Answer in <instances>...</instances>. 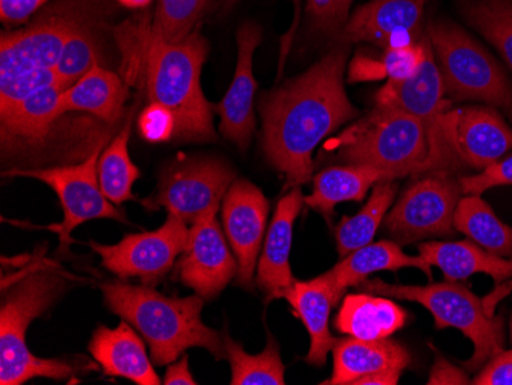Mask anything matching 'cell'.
I'll return each instance as SVG.
<instances>
[{
  "label": "cell",
  "instance_id": "cell-16",
  "mask_svg": "<svg viewBox=\"0 0 512 385\" xmlns=\"http://www.w3.org/2000/svg\"><path fill=\"white\" fill-rule=\"evenodd\" d=\"M261 40L263 31L253 22H244L238 28L237 70L226 96L217 106L221 134L241 151H247L255 132V93L258 83L253 74V56Z\"/></svg>",
  "mask_w": 512,
  "mask_h": 385
},
{
  "label": "cell",
  "instance_id": "cell-7",
  "mask_svg": "<svg viewBox=\"0 0 512 385\" xmlns=\"http://www.w3.org/2000/svg\"><path fill=\"white\" fill-rule=\"evenodd\" d=\"M427 34L448 99L485 103L512 122V83L499 62L450 20H430Z\"/></svg>",
  "mask_w": 512,
  "mask_h": 385
},
{
  "label": "cell",
  "instance_id": "cell-46",
  "mask_svg": "<svg viewBox=\"0 0 512 385\" xmlns=\"http://www.w3.org/2000/svg\"><path fill=\"white\" fill-rule=\"evenodd\" d=\"M119 2L126 8H145L151 4L152 0H119Z\"/></svg>",
  "mask_w": 512,
  "mask_h": 385
},
{
  "label": "cell",
  "instance_id": "cell-34",
  "mask_svg": "<svg viewBox=\"0 0 512 385\" xmlns=\"http://www.w3.org/2000/svg\"><path fill=\"white\" fill-rule=\"evenodd\" d=\"M460 11L512 71V0H459Z\"/></svg>",
  "mask_w": 512,
  "mask_h": 385
},
{
  "label": "cell",
  "instance_id": "cell-30",
  "mask_svg": "<svg viewBox=\"0 0 512 385\" xmlns=\"http://www.w3.org/2000/svg\"><path fill=\"white\" fill-rule=\"evenodd\" d=\"M398 191V180L381 181L373 186L367 203L358 214L342 218V223L336 229L339 257H347L359 247L367 246L373 241Z\"/></svg>",
  "mask_w": 512,
  "mask_h": 385
},
{
  "label": "cell",
  "instance_id": "cell-28",
  "mask_svg": "<svg viewBox=\"0 0 512 385\" xmlns=\"http://www.w3.org/2000/svg\"><path fill=\"white\" fill-rule=\"evenodd\" d=\"M387 180L385 172L371 166H332L316 175L313 192L304 197V205L329 220L336 205L344 201H362L370 188Z\"/></svg>",
  "mask_w": 512,
  "mask_h": 385
},
{
  "label": "cell",
  "instance_id": "cell-22",
  "mask_svg": "<svg viewBox=\"0 0 512 385\" xmlns=\"http://www.w3.org/2000/svg\"><path fill=\"white\" fill-rule=\"evenodd\" d=\"M284 300L292 306L293 313L306 326L310 335V349L306 356L307 364L324 366L329 352H332L338 339L330 333V313L338 306L341 297L333 289L324 274L310 281H295L287 290Z\"/></svg>",
  "mask_w": 512,
  "mask_h": 385
},
{
  "label": "cell",
  "instance_id": "cell-8",
  "mask_svg": "<svg viewBox=\"0 0 512 385\" xmlns=\"http://www.w3.org/2000/svg\"><path fill=\"white\" fill-rule=\"evenodd\" d=\"M375 106L408 112L424 123L428 135L427 172L460 175L467 171L457 149L453 100L445 93L433 47L416 74L404 80H388L379 89Z\"/></svg>",
  "mask_w": 512,
  "mask_h": 385
},
{
  "label": "cell",
  "instance_id": "cell-32",
  "mask_svg": "<svg viewBox=\"0 0 512 385\" xmlns=\"http://www.w3.org/2000/svg\"><path fill=\"white\" fill-rule=\"evenodd\" d=\"M227 359H229L232 385H284V367L281 350L272 333L267 332V344L263 352L249 355L229 333H224Z\"/></svg>",
  "mask_w": 512,
  "mask_h": 385
},
{
  "label": "cell",
  "instance_id": "cell-21",
  "mask_svg": "<svg viewBox=\"0 0 512 385\" xmlns=\"http://www.w3.org/2000/svg\"><path fill=\"white\" fill-rule=\"evenodd\" d=\"M65 86L54 85L39 89L22 102L0 111V135L4 154L20 146L45 145L53 126L62 119L60 100Z\"/></svg>",
  "mask_w": 512,
  "mask_h": 385
},
{
  "label": "cell",
  "instance_id": "cell-35",
  "mask_svg": "<svg viewBox=\"0 0 512 385\" xmlns=\"http://www.w3.org/2000/svg\"><path fill=\"white\" fill-rule=\"evenodd\" d=\"M212 0H157L152 33L169 43H180L194 27Z\"/></svg>",
  "mask_w": 512,
  "mask_h": 385
},
{
  "label": "cell",
  "instance_id": "cell-13",
  "mask_svg": "<svg viewBox=\"0 0 512 385\" xmlns=\"http://www.w3.org/2000/svg\"><path fill=\"white\" fill-rule=\"evenodd\" d=\"M218 211L207 212L189 229L188 246L177 264L178 278L204 300H214L238 274V260L227 246L217 221Z\"/></svg>",
  "mask_w": 512,
  "mask_h": 385
},
{
  "label": "cell",
  "instance_id": "cell-47",
  "mask_svg": "<svg viewBox=\"0 0 512 385\" xmlns=\"http://www.w3.org/2000/svg\"><path fill=\"white\" fill-rule=\"evenodd\" d=\"M509 339H511V343H512V315H511V321H509Z\"/></svg>",
  "mask_w": 512,
  "mask_h": 385
},
{
  "label": "cell",
  "instance_id": "cell-42",
  "mask_svg": "<svg viewBox=\"0 0 512 385\" xmlns=\"http://www.w3.org/2000/svg\"><path fill=\"white\" fill-rule=\"evenodd\" d=\"M48 0H0V17L5 24H22Z\"/></svg>",
  "mask_w": 512,
  "mask_h": 385
},
{
  "label": "cell",
  "instance_id": "cell-31",
  "mask_svg": "<svg viewBox=\"0 0 512 385\" xmlns=\"http://www.w3.org/2000/svg\"><path fill=\"white\" fill-rule=\"evenodd\" d=\"M431 42L427 30L421 42L413 47L401 50H384L381 56L371 57L368 54L356 53L348 65L347 82H376V80H404L419 71L427 59Z\"/></svg>",
  "mask_w": 512,
  "mask_h": 385
},
{
  "label": "cell",
  "instance_id": "cell-43",
  "mask_svg": "<svg viewBox=\"0 0 512 385\" xmlns=\"http://www.w3.org/2000/svg\"><path fill=\"white\" fill-rule=\"evenodd\" d=\"M165 385H197L191 370H189V358L186 353L180 356L177 361L169 364L166 370L165 378H163Z\"/></svg>",
  "mask_w": 512,
  "mask_h": 385
},
{
  "label": "cell",
  "instance_id": "cell-14",
  "mask_svg": "<svg viewBox=\"0 0 512 385\" xmlns=\"http://www.w3.org/2000/svg\"><path fill=\"white\" fill-rule=\"evenodd\" d=\"M224 232L238 260L237 284L252 289L266 234L269 201L249 180H235L223 198Z\"/></svg>",
  "mask_w": 512,
  "mask_h": 385
},
{
  "label": "cell",
  "instance_id": "cell-38",
  "mask_svg": "<svg viewBox=\"0 0 512 385\" xmlns=\"http://www.w3.org/2000/svg\"><path fill=\"white\" fill-rule=\"evenodd\" d=\"M138 131L146 142H169L174 139L177 131L174 112L161 103L151 102L138 117Z\"/></svg>",
  "mask_w": 512,
  "mask_h": 385
},
{
  "label": "cell",
  "instance_id": "cell-26",
  "mask_svg": "<svg viewBox=\"0 0 512 385\" xmlns=\"http://www.w3.org/2000/svg\"><path fill=\"white\" fill-rule=\"evenodd\" d=\"M126 100L128 88L122 77L97 63L82 79L63 91L60 111L63 116L85 112L114 126L122 120Z\"/></svg>",
  "mask_w": 512,
  "mask_h": 385
},
{
  "label": "cell",
  "instance_id": "cell-12",
  "mask_svg": "<svg viewBox=\"0 0 512 385\" xmlns=\"http://www.w3.org/2000/svg\"><path fill=\"white\" fill-rule=\"evenodd\" d=\"M188 240V223L168 214L165 224L157 231L126 235L119 243L109 246L89 241V246L112 274L123 280L140 278L146 286H155L174 267Z\"/></svg>",
  "mask_w": 512,
  "mask_h": 385
},
{
  "label": "cell",
  "instance_id": "cell-19",
  "mask_svg": "<svg viewBox=\"0 0 512 385\" xmlns=\"http://www.w3.org/2000/svg\"><path fill=\"white\" fill-rule=\"evenodd\" d=\"M430 0H370L348 17L339 43L365 42L384 48L391 34L411 30L424 34L425 7Z\"/></svg>",
  "mask_w": 512,
  "mask_h": 385
},
{
  "label": "cell",
  "instance_id": "cell-18",
  "mask_svg": "<svg viewBox=\"0 0 512 385\" xmlns=\"http://www.w3.org/2000/svg\"><path fill=\"white\" fill-rule=\"evenodd\" d=\"M454 132L468 169L483 171L512 151V128L493 106L454 109Z\"/></svg>",
  "mask_w": 512,
  "mask_h": 385
},
{
  "label": "cell",
  "instance_id": "cell-4",
  "mask_svg": "<svg viewBox=\"0 0 512 385\" xmlns=\"http://www.w3.org/2000/svg\"><path fill=\"white\" fill-rule=\"evenodd\" d=\"M207 42L192 33L180 43H169L146 33V86L151 102L174 112L177 142H215L212 105L201 91L200 76Z\"/></svg>",
  "mask_w": 512,
  "mask_h": 385
},
{
  "label": "cell",
  "instance_id": "cell-3",
  "mask_svg": "<svg viewBox=\"0 0 512 385\" xmlns=\"http://www.w3.org/2000/svg\"><path fill=\"white\" fill-rule=\"evenodd\" d=\"M68 289L54 267H34L2 287L0 304V384L23 385L34 378L68 379L77 367L68 359L39 358L27 347L31 321L48 312Z\"/></svg>",
  "mask_w": 512,
  "mask_h": 385
},
{
  "label": "cell",
  "instance_id": "cell-40",
  "mask_svg": "<svg viewBox=\"0 0 512 385\" xmlns=\"http://www.w3.org/2000/svg\"><path fill=\"white\" fill-rule=\"evenodd\" d=\"M474 385H512V349L497 353L474 376Z\"/></svg>",
  "mask_w": 512,
  "mask_h": 385
},
{
  "label": "cell",
  "instance_id": "cell-41",
  "mask_svg": "<svg viewBox=\"0 0 512 385\" xmlns=\"http://www.w3.org/2000/svg\"><path fill=\"white\" fill-rule=\"evenodd\" d=\"M434 359L433 367H431L430 376H428V385H467L471 384L470 376L467 370L454 366L445 358L442 353L437 352L433 347Z\"/></svg>",
  "mask_w": 512,
  "mask_h": 385
},
{
  "label": "cell",
  "instance_id": "cell-36",
  "mask_svg": "<svg viewBox=\"0 0 512 385\" xmlns=\"http://www.w3.org/2000/svg\"><path fill=\"white\" fill-rule=\"evenodd\" d=\"M99 39L91 28L80 24L66 40L56 73L65 88L74 85L100 63Z\"/></svg>",
  "mask_w": 512,
  "mask_h": 385
},
{
  "label": "cell",
  "instance_id": "cell-10",
  "mask_svg": "<svg viewBox=\"0 0 512 385\" xmlns=\"http://www.w3.org/2000/svg\"><path fill=\"white\" fill-rule=\"evenodd\" d=\"M462 195L459 175L445 171L421 174L384 218L385 229L401 246L451 237L457 232L454 212Z\"/></svg>",
  "mask_w": 512,
  "mask_h": 385
},
{
  "label": "cell",
  "instance_id": "cell-6",
  "mask_svg": "<svg viewBox=\"0 0 512 385\" xmlns=\"http://www.w3.org/2000/svg\"><path fill=\"white\" fill-rule=\"evenodd\" d=\"M356 287L361 292L421 304L434 316L436 329L453 327L460 330L474 346L473 356L462 364L467 372H479L486 362L505 349V321L502 316L490 315L483 300L457 281L411 286L388 284L378 278L362 281Z\"/></svg>",
  "mask_w": 512,
  "mask_h": 385
},
{
  "label": "cell",
  "instance_id": "cell-25",
  "mask_svg": "<svg viewBox=\"0 0 512 385\" xmlns=\"http://www.w3.org/2000/svg\"><path fill=\"white\" fill-rule=\"evenodd\" d=\"M428 266L439 267L448 281L468 280L471 275L485 274L496 286L512 278V260L491 254L471 240L428 241L417 246Z\"/></svg>",
  "mask_w": 512,
  "mask_h": 385
},
{
  "label": "cell",
  "instance_id": "cell-23",
  "mask_svg": "<svg viewBox=\"0 0 512 385\" xmlns=\"http://www.w3.org/2000/svg\"><path fill=\"white\" fill-rule=\"evenodd\" d=\"M411 364V353L398 341L344 338L333 347V373L322 382L329 385H352L356 379L382 370H405Z\"/></svg>",
  "mask_w": 512,
  "mask_h": 385
},
{
  "label": "cell",
  "instance_id": "cell-45",
  "mask_svg": "<svg viewBox=\"0 0 512 385\" xmlns=\"http://www.w3.org/2000/svg\"><path fill=\"white\" fill-rule=\"evenodd\" d=\"M238 0H227V5L232 7V5L237 4ZM293 5H295V17H293V24L290 27V30L287 31L286 36L283 39V48H281V70H283L284 59H286L287 53H289L290 45H292L293 34H295L296 28H298L299 19H301V4L302 0H292Z\"/></svg>",
  "mask_w": 512,
  "mask_h": 385
},
{
  "label": "cell",
  "instance_id": "cell-17",
  "mask_svg": "<svg viewBox=\"0 0 512 385\" xmlns=\"http://www.w3.org/2000/svg\"><path fill=\"white\" fill-rule=\"evenodd\" d=\"M304 205L301 188L290 189L276 206L275 215L267 231L263 255L256 267V286L264 293L267 303L284 298L287 290L295 284L290 251H292L293 228Z\"/></svg>",
  "mask_w": 512,
  "mask_h": 385
},
{
  "label": "cell",
  "instance_id": "cell-39",
  "mask_svg": "<svg viewBox=\"0 0 512 385\" xmlns=\"http://www.w3.org/2000/svg\"><path fill=\"white\" fill-rule=\"evenodd\" d=\"M463 195H482L488 189L512 185V154L497 160L476 175H459Z\"/></svg>",
  "mask_w": 512,
  "mask_h": 385
},
{
  "label": "cell",
  "instance_id": "cell-44",
  "mask_svg": "<svg viewBox=\"0 0 512 385\" xmlns=\"http://www.w3.org/2000/svg\"><path fill=\"white\" fill-rule=\"evenodd\" d=\"M404 370H382L356 379L352 385H396Z\"/></svg>",
  "mask_w": 512,
  "mask_h": 385
},
{
  "label": "cell",
  "instance_id": "cell-1",
  "mask_svg": "<svg viewBox=\"0 0 512 385\" xmlns=\"http://www.w3.org/2000/svg\"><path fill=\"white\" fill-rule=\"evenodd\" d=\"M348 54L347 43H339L309 71L261 99L264 154L276 171L286 175L289 189L312 180L316 146L359 116L344 88Z\"/></svg>",
  "mask_w": 512,
  "mask_h": 385
},
{
  "label": "cell",
  "instance_id": "cell-29",
  "mask_svg": "<svg viewBox=\"0 0 512 385\" xmlns=\"http://www.w3.org/2000/svg\"><path fill=\"white\" fill-rule=\"evenodd\" d=\"M454 228L485 251L512 257V228L503 223L480 195H465L454 212Z\"/></svg>",
  "mask_w": 512,
  "mask_h": 385
},
{
  "label": "cell",
  "instance_id": "cell-9",
  "mask_svg": "<svg viewBox=\"0 0 512 385\" xmlns=\"http://www.w3.org/2000/svg\"><path fill=\"white\" fill-rule=\"evenodd\" d=\"M103 146L105 142L99 143L79 165L43 169L14 168L4 172L7 177H27L42 181L56 192L63 209V221L51 224L48 229L56 232L59 237L60 254L68 252L69 244L73 241L71 234L86 221L106 218L131 224L125 212L111 203L100 188L99 160Z\"/></svg>",
  "mask_w": 512,
  "mask_h": 385
},
{
  "label": "cell",
  "instance_id": "cell-15",
  "mask_svg": "<svg viewBox=\"0 0 512 385\" xmlns=\"http://www.w3.org/2000/svg\"><path fill=\"white\" fill-rule=\"evenodd\" d=\"M80 24L76 17L54 14L30 27L2 34L0 82L56 70L66 40Z\"/></svg>",
  "mask_w": 512,
  "mask_h": 385
},
{
  "label": "cell",
  "instance_id": "cell-24",
  "mask_svg": "<svg viewBox=\"0 0 512 385\" xmlns=\"http://www.w3.org/2000/svg\"><path fill=\"white\" fill-rule=\"evenodd\" d=\"M407 310L375 293H348L335 318L336 330L364 341L390 338L407 326Z\"/></svg>",
  "mask_w": 512,
  "mask_h": 385
},
{
  "label": "cell",
  "instance_id": "cell-37",
  "mask_svg": "<svg viewBox=\"0 0 512 385\" xmlns=\"http://www.w3.org/2000/svg\"><path fill=\"white\" fill-rule=\"evenodd\" d=\"M355 0H306L310 30L318 36L338 40L350 17Z\"/></svg>",
  "mask_w": 512,
  "mask_h": 385
},
{
  "label": "cell",
  "instance_id": "cell-5",
  "mask_svg": "<svg viewBox=\"0 0 512 385\" xmlns=\"http://www.w3.org/2000/svg\"><path fill=\"white\" fill-rule=\"evenodd\" d=\"M335 160L381 169L388 180L427 172L428 135L408 112L375 106L335 140Z\"/></svg>",
  "mask_w": 512,
  "mask_h": 385
},
{
  "label": "cell",
  "instance_id": "cell-33",
  "mask_svg": "<svg viewBox=\"0 0 512 385\" xmlns=\"http://www.w3.org/2000/svg\"><path fill=\"white\" fill-rule=\"evenodd\" d=\"M132 114H129L119 134L106 146L99 160V181L103 194L115 206L134 200L132 186L140 178V169L129 155Z\"/></svg>",
  "mask_w": 512,
  "mask_h": 385
},
{
  "label": "cell",
  "instance_id": "cell-20",
  "mask_svg": "<svg viewBox=\"0 0 512 385\" xmlns=\"http://www.w3.org/2000/svg\"><path fill=\"white\" fill-rule=\"evenodd\" d=\"M88 349L105 375L129 379L138 385L163 384L152 367L145 343L125 320L115 329L97 327Z\"/></svg>",
  "mask_w": 512,
  "mask_h": 385
},
{
  "label": "cell",
  "instance_id": "cell-2",
  "mask_svg": "<svg viewBox=\"0 0 512 385\" xmlns=\"http://www.w3.org/2000/svg\"><path fill=\"white\" fill-rule=\"evenodd\" d=\"M106 307L145 338L157 366H169L188 349L200 347L217 361L227 358L224 335L201 320L204 298L166 297L152 286L100 284Z\"/></svg>",
  "mask_w": 512,
  "mask_h": 385
},
{
  "label": "cell",
  "instance_id": "cell-27",
  "mask_svg": "<svg viewBox=\"0 0 512 385\" xmlns=\"http://www.w3.org/2000/svg\"><path fill=\"white\" fill-rule=\"evenodd\" d=\"M405 267H416L428 275V278H431V266H428L427 261L421 255L411 257L402 251L401 244L396 241L384 240L359 247L352 254L342 258L324 275L339 297H342L348 287L358 286L376 272H384V270L396 272Z\"/></svg>",
  "mask_w": 512,
  "mask_h": 385
},
{
  "label": "cell",
  "instance_id": "cell-11",
  "mask_svg": "<svg viewBox=\"0 0 512 385\" xmlns=\"http://www.w3.org/2000/svg\"><path fill=\"white\" fill-rule=\"evenodd\" d=\"M235 177L234 168L220 158L181 157L161 171L157 191L143 206L149 211L165 208L184 223L194 224L207 212L220 211Z\"/></svg>",
  "mask_w": 512,
  "mask_h": 385
}]
</instances>
